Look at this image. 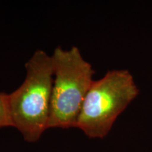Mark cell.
<instances>
[{"mask_svg": "<svg viewBox=\"0 0 152 152\" xmlns=\"http://www.w3.org/2000/svg\"><path fill=\"white\" fill-rule=\"evenodd\" d=\"M7 95L5 92H0V128L12 127L9 115Z\"/></svg>", "mask_w": 152, "mask_h": 152, "instance_id": "4", "label": "cell"}, {"mask_svg": "<svg viewBox=\"0 0 152 152\" xmlns=\"http://www.w3.org/2000/svg\"><path fill=\"white\" fill-rule=\"evenodd\" d=\"M25 68L24 81L7 95V105L11 126L26 142H36L48 129L54 81L52 55L38 49Z\"/></svg>", "mask_w": 152, "mask_h": 152, "instance_id": "1", "label": "cell"}, {"mask_svg": "<svg viewBox=\"0 0 152 152\" xmlns=\"http://www.w3.org/2000/svg\"><path fill=\"white\" fill-rule=\"evenodd\" d=\"M52 58L54 81L48 128H76L94 71L77 47L69 50L57 47Z\"/></svg>", "mask_w": 152, "mask_h": 152, "instance_id": "2", "label": "cell"}, {"mask_svg": "<svg viewBox=\"0 0 152 152\" xmlns=\"http://www.w3.org/2000/svg\"><path fill=\"white\" fill-rule=\"evenodd\" d=\"M139 90L126 70L107 72L93 81L87 93L76 128L90 138H104L118 117L137 96Z\"/></svg>", "mask_w": 152, "mask_h": 152, "instance_id": "3", "label": "cell"}]
</instances>
